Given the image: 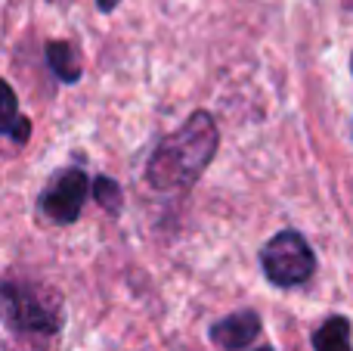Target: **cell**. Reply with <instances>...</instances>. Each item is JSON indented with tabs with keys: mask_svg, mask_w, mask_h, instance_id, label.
Listing matches in <instances>:
<instances>
[{
	"mask_svg": "<svg viewBox=\"0 0 353 351\" xmlns=\"http://www.w3.org/2000/svg\"><path fill=\"white\" fill-rule=\"evenodd\" d=\"M217 124L208 112H192L174 134L155 146L146 165V178L161 193H183L205 174L217 153Z\"/></svg>",
	"mask_w": 353,
	"mask_h": 351,
	"instance_id": "obj_1",
	"label": "cell"
},
{
	"mask_svg": "<svg viewBox=\"0 0 353 351\" xmlns=\"http://www.w3.org/2000/svg\"><path fill=\"white\" fill-rule=\"evenodd\" d=\"M6 327L22 339H53L62 327V305L53 290L6 280L3 286Z\"/></svg>",
	"mask_w": 353,
	"mask_h": 351,
	"instance_id": "obj_2",
	"label": "cell"
},
{
	"mask_svg": "<svg viewBox=\"0 0 353 351\" xmlns=\"http://www.w3.org/2000/svg\"><path fill=\"white\" fill-rule=\"evenodd\" d=\"M261 265L270 283L279 286V290H292V286H301L313 277L316 255L298 230H282L263 246Z\"/></svg>",
	"mask_w": 353,
	"mask_h": 351,
	"instance_id": "obj_3",
	"label": "cell"
},
{
	"mask_svg": "<svg viewBox=\"0 0 353 351\" xmlns=\"http://www.w3.org/2000/svg\"><path fill=\"white\" fill-rule=\"evenodd\" d=\"M87 190H90V184H87V174L81 168H62L43 190L41 211L56 224H74L84 209Z\"/></svg>",
	"mask_w": 353,
	"mask_h": 351,
	"instance_id": "obj_4",
	"label": "cell"
},
{
	"mask_svg": "<svg viewBox=\"0 0 353 351\" xmlns=\"http://www.w3.org/2000/svg\"><path fill=\"white\" fill-rule=\"evenodd\" d=\"M261 336V317L257 311H236L211 327V342L223 351H242Z\"/></svg>",
	"mask_w": 353,
	"mask_h": 351,
	"instance_id": "obj_5",
	"label": "cell"
},
{
	"mask_svg": "<svg viewBox=\"0 0 353 351\" xmlns=\"http://www.w3.org/2000/svg\"><path fill=\"white\" fill-rule=\"evenodd\" d=\"M350 336H353L350 321L335 314L316 327V333H313V348L316 351H353Z\"/></svg>",
	"mask_w": 353,
	"mask_h": 351,
	"instance_id": "obj_6",
	"label": "cell"
},
{
	"mask_svg": "<svg viewBox=\"0 0 353 351\" xmlns=\"http://www.w3.org/2000/svg\"><path fill=\"white\" fill-rule=\"evenodd\" d=\"M47 62L62 81H78L81 75V62H78V50L72 44H62V41H53L47 47Z\"/></svg>",
	"mask_w": 353,
	"mask_h": 351,
	"instance_id": "obj_7",
	"label": "cell"
},
{
	"mask_svg": "<svg viewBox=\"0 0 353 351\" xmlns=\"http://www.w3.org/2000/svg\"><path fill=\"white\" fill-rule=\"evenodd\" d=\"M93 190H97V199L105 205V209H109V211H118V202H121V193H118L115 180H109V178H99Z\"/></svg>",
	"mask_w": 353,
	"mask_h": 351,
	"instance_id": "obj_8",
	"label": "cell"
},
{
	"mask_svg": "<svg viewBox=\"0 0 353 351\" xmlns=\"http://www.w3.org/2000/svg\"><path fill=\"white\" fill-rule=\"evenodd\" d=\"M115 3H118V0H97V6L103 12H112V10H115Z\"/></svg>",
	"mask_w": 353,
	"mask_h": 351,
	"instance_id": "obj_9",
	"label": "cell"
},
{
	"mask_svg": "<svg viewBox=\"0 0 353 351\" xmlns=\"http://www.w3.org/2000/svg\"><path fill=\"white\" fill-rule=\"evenodd\" d=\"M257 351H273V348H270V345H261V348H257Z\"/></svg>",
	"mask_w": 353,
	"mask_h": 351,
	"instance_id": "obj_10",
	"label": "cell"
},
{
	"mask_svg": "<svg viewBox=\"0 0 353 351\" xmlns=\"http://www.w3.org/2000/svg\"><path fill=\"white\" fill-rule=\"evenodd\" d=\"M350 68H353V59H350Z\"/></svg>",
	"mask_w": 353,
	"mask_h": 351,
	"instance_id": "obj_11",
	"label": "cell"
}]
</instances>
